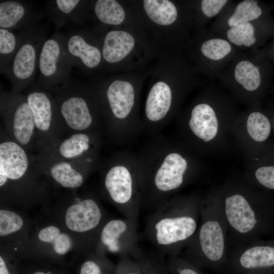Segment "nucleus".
<instances>
[{
	"label": "nucleus",
	"mask_w": 274,
	"mask_h": 274,
	"mask_svg": "<svg viewBox=\"0 0 274 274\" xmlns=\"http://www.w3.org/2000/svg\"><path fill=\"white\" fill-rule=\"evenodd\" d=\"M238 105L219 86L210 84L179 116L178 139L199 155L227 150L234 143L231 130Z\"/></svg>",
	"instance_id": "obj_2"
},
{
	"label": "nucleus",
	"mask_w": 274,
	"mask_h": 274,
	"mask_svg": "<svg viewBox=\"0 0 274 274\" xmlns=\"http://www.w3.org/2000/svg\"><path fill=\"white\" fill-rule=\"evenodd\" d=\"M94 10L96 17L102 23L109 25H119L125 18L123 7L115 0H97Z\"/></svg>",
	"instance_id": "obj_30"
},
{
	"label": "nucleus",
	"mask_w": 274,
	"mask_h": 274,
	"mask_svg": "<svg viewBox=\"0 0 274 274\" xmlns=\"http://www.w3.org/2000/svg\"><path fill=\"white\" fill-rule=\"evenodd\" d=\"M186 91H175L163 82L156 83L150 89L146 101L145 118L142 121L144 131L157 133L170 120Z\"/></svg>",
	"instance_id": "obj_16"
},
{
	"label": "nucleus",
	"mask_w": 274,
	"mask_h": 274,
	"mask_svg": "<svg viewBox=\"0 0 274 274\" xmlns=\"http://www.w3.org/2000/svg\"><path fill=\"white\" fill-rule=\"evenodd\" d=\"M102 217V212L97 201L93 198H87L67 209L65 223L70 230L84 232L98 227Z\"/></svg>",
	"instance_id": "obj_25"
},
{
	"label": "nucleus",
	"mask_w": 274,
	"mask_h": 274,
	"mask_svg": "<svg viewBox=\"0 0 274 274\" xmlns=\"http://www.w3.org/2000/svg\"><path fill=\"white\" fill-rule=\"evenodd\" d=\"M274 4L259 0L230 1L209 29L240 51L265 46L274 33Z\"/></svg>",
	"instance_id": "obj_5"
},
{
	"label": "nucleus",
	"mask_w": 274,
	"mask_h": 274,
	"mask_svg": "<svg viewBox=\"0 0 274 274\" xmlns=\"http://www.w3.org/2000/svg\"><path fill=\"white\" fill-rule=\"evenodd\" d=\"M196 53L201 72L210 80L217 79L240 51L226 39L201 28L197 35Z\"/></svg>",
	"instance_id": "obj_14"
},
{
	"label": "nucleus",
	"mask_w": 274,
	"mask_h": 274,
	"mask_svg": "<svg viewBox=\"0 0 274 274\" xmlns=\"http://www.w3.org/2000/svg\"><path fill=\"white\" fill-rule=\"evenodd\" d=\"M24 29L18 32L0 28V73H6L23 40Z\"/></svg>",
	"instance_id": "obj_28"
},
{
	"label": "nucleus",
	"mask_w": 274,
	"mask_h": 274,
	"mask_svg": "<svg viewBox=\"0 0 274 274\" xmlns=\"http://www.w3.org/2000/svg\"><path fill=\"white\" fill-rule=\"evenodd\" d=\"M101 134L74 132L58 144L56 150L59 158L73 160L98 155Z\"/></svg>",
	"instance_id": "obj_23"
},
{
	"label": "nucleus",
	"mask_w": 274,
	"mask_h": 274,
	"mask_svg": "<svg viewBox=\"0 0 274 274\" xmlns=\"http://www.w3.org/2000/svg\"><path fill=\"white\" fill-rule=\"evenodd\" d=\"M272 63L253 51H239L217 78L219 86L238 104H263L273 80Z\"/></svg>",
	"instance_id": "obj_6"
},
{
	"label": "nucleus",
	"mask_w": 274,
	"mask_h": 274,
	"mask_svg": "<svg viewBox=\"0 0 274 274\" xmlns=\"http://www.w3.org/2000/svg\"><path fill=\"white\" fill-rule=\"evenodd\" d=\"M88 2L81 0L47 1L45 12L58 30L67 23L80 25L86 18Z\"/></svg>",
	"instance_id": "obj_24"
},
{
	"label": "nucleus",
	"mask_w": 274,
	"mask_h": 274,
	"mask_svg": "<svg viewBox=\"0 0 274 274\" xmlns=\"http://www.w3.org/2000/svg\"><path fill=\"white\" fill-rule=\"evenodd\" d=\"M252 51L274 64V33L265 46L262 48Z\"/></svg>",
	"instance_id": "obj_38"
},
{
	"label": "nucleus",
	"mask_w": 274,
	"mask_h": 274,
	"mask_svg": "<svg viewBox=\"0 0 274 274\" xmlns=\"http://www.w3.org/2000/svg\"><path fill=\"white\" fill-rule=\"evenodd\" d=\"M66 52L73 66L83 72L96 68L102 59V50L90 40L89 34L76 28L63 33Z\"/></svg>",
	"instance_id": "obj_18"
},
{
	"label": "nucleus",
	"mask_w": 274,
	"mask_h": 274,
	"mask_svg": "<svg viewBox=\"0 0 274 274\" xmlns=\"http://www.w3.org/2000/svg\"><path fill=\"white\" fill-rule=\"evenodd\" d=\"M58 228L50 226L43 228L39 233L38 237L41 241L52 243L60 234Z\"/></svg>",
	"instance_id": "obj_37"
},
{
	"label": "nucleus",
	"mask_w": 274,
	"mask_h": 274,
	"mask_svg": "<svg viewBox=\"0 0 274 274\" xmlns=\"http://www.w3.org/2000/svg\"><path fill=\"white\" fill-rule=\"evenodd\" d=\"M103 186L124 218L138 224L142 207L140 168L136 153L123 150L102 165Z\"/></svg>",
	"instance_id": "obj_9"
},
{
	"label": "nucleus",
	"mask_w": 274,
	"mask_h": 274,
	"mask_svg": "<svg viewBox=\"0 0 274 274\" xmlns=\"http://www.w3.org/2000/svg\"><path fill=\"white\" fill-rule=\"evenodd\" d=\"M33 83L25 94L36 129L43 135L53 130L54 124L61 122L54 97L49 92Z\"/></svg>",
	"instance_id": "obj_19"
},
{
	"label": "nucleus",
	"mask_w": 274,
	"mask_h": 274,
	"mask_svg": "<svg viewBox=\"0 0 274 274\" xmlns=\"http://www.w3.org/2000/svg\"><path fill=\"white\" fill-rule=\"evenodd\" d=\"M231 131L235 145L242 151L245 159L257 156L274 143L272 122L263 103L240 111Z\"/></svg>",
	"instance_id": "obj_11"
},
{
	"label": "nucleus",
	"mask_w": 274,
	"mask_h": 274,
	"mask_svg": "<svg viewBox=\"0 0 274 274\" xmlns=\"http://www.w3.org/2000/svg\"><path fill=\"white\" fill-rule=\"evenodd\" d=\"M243 178L252 185L274 193V143L257 156L245 159Z\"/></svg>",
	"instance_id": "obj_22"
},
{
	"label": "nucleus",
	"mask_w": 274,
	"mask_h": 274,
	"mask_svg": "<svg viewBox=\"0 0 274 274\" xmlns=\"http://www.w3.org/2000/svg\"><path fill=\"white\" fill-rule=\"evenodd\" d=\"M144 8L149 17L155 23L169 25L176 21L178 11L175 4L168 0H145Z\"/></svg>",
	"instance_id": "obj_29"
},
{
	"label": "nucleus",
	"mask_w": 274,
	"mask_h": 274,
	"mask_svg": "<svg viewBox=\"0 0 274 274\" xmlns=\"http://www.w3.org/2000/svg\"><path fill=\"white\" fill-rule=\"evenodd\" d=\"M0 274H10L2 256L0 257Z\"/></svg>",
	"instance_id": "obj_41"
},
{
	"label": "nucleus",
	"mask_w": 274,
	"mask_h": 274,
	"mask_svg": "<svg viewBox=\"0 0 274 274\" xmlns=\"http://www.w3.org/2000/svg\"><path fill=\"white\" fill-rule=\"evenodd\" d=\"M47 26L37 24L24 29L22 43L5 74L12 91L19 93L28 88L38 73L42 47L47 38Z\"/></svg>",
	"instance_id": "obj_12"
},
{
	"label": "nucleus",
	"mask_w": 274,
	"mask_h": 274,
	"mask_svg": "<svg viewBox=\"0 0 274 274\" xmlns=\"http://www.w3.org/2000/svg\"><path fill=\"white\" fill-rule=\"evenodd\" d=\"M22 218L12 211H0V235L5 236L18 231L23 225Z\"/></svg>",
	"instance_id": "obj_32"
},
{
	"label": "nucleus",
	"mask_w": 274,
	"mask_h": 274,
	"mask_svg": "<svg viewBox=\"0 0 274 274\" xmlns=\"http://www.w3.org/2000/svg\"><path fill=\"white\" fill-rule=\"evenodd\" d=\"M93 91L100 108L104 130L114 143L126 144L144 131L142 121L134 111L136 94L129 82L115 80Z\"/></svg>",
	"instance_id": "obj_8"
},
{
	"label": "nucleus",
	"mask_w": 274,
	"mask_h": 274,
	"mask_svg": "<svg viewBox=\"0 0 274 274\" xmlns=\"http://www.w3.org/2000/svg\"><path fill=\"white\" fill-rule=\"evenodd\" d=\"M52 244L57 253L64 254L71 249L72 241L68 235L60 233Z\"/></svg>",
	"instance_id": "obj_36"
},
{
	"label": "nucleus",
	"mask_w": 274,
	"mask_h": 274,
	"mask_svg": "<svg viewBox=\"0 0 274 274\" xmlns=\"http://www.w3.org/2000/svg\"><path fill=\"white\" fill-rule=\"evenodd\" d=\"M136 154L140 168L142 207L153 211L195 181L202 172L199 155L179 139L151 134Z\"/></svg>",
	"instance_id": "obj_1"
},
{
	"label": "nucleus",
	"mask_w": 274,
	"mask_h": 274,
	"mask_svg": "<svg viewBox=\"0 0 274 274\" xmlns=\"http://www.w3.org/2000/svg\"><path fill=\"white\" fill-rule=\"evenodd\" d=\"M33 274H46V273L42 271H37V272H35Z\"/></svg>",
	"instance_id": "obj_43"
},
{
	"label": "nucleus",
	"mask_w": 274,
	"mask_h": 274,
	"mask_svg": "<svg viewBox=\"0 0 274 274\" xmlns=\"http://www.w3.org/2000/svg\"><path fill=\"white\" fill-rule=\"evenodd\" d=\"M134 40L129 33L111 30L106 35L102 47V56L107 63H116L122 60L132 50Z\"/></svg>",
	"instance_id": "obj_27"
},
{
	"label": "nucleus",
	"mask_w": 274,
	"mask_h": 274,
	"mask_svg": "<svg viewBox=\"0 0 274 274\" xmlns=\"http://www.w3.org/2000/svg\"><path fill=\"white\" fill-rule=\"evenodd\" d=\"M228 233L218 187H213L203 196L198 227L182 258L198 265L220 263L227 256Z\"/></svg>",
	"instance_id": "obj_7"
},
{
	"label": "nucleus",
	"mask_w": 274,
	"mask_h": 274,
	"mask_svg": "<svg viewBox=\"0 0 274 274\" xmlns=\"http://www.w3.org/2000/svg\"><path fill=\"white\" fill-rule=\"evenodd\" d=\"M73 66L66 52L64 35L56 30L42 47L36 82L41 88L52 91L69 79Z\"/></svg>",
	"instance_id": "obj_13"
},
{
	"label": "nucleus",
	"mask_w": 274,
	"mask_h": 274,
	"mask_svg": "<svg viewBox=\"0 0 274 274\" xmlns=\"http://www.w3.org/2000/svg\"><path fill=\"white\" fill-rule=\"evenodd\" d=\"M99 239L109 252L122 257L136 259L143 254L138 245V224L126 218L107 222L101 229Z\"/></svg>",
	"instance_id": "obj_17"
},
{
	"label": "nucleus",
	"mask_w": 274,
	"mask_h": 274,
	"mask_svg": "<svg viewBox=\"0 0 274 274\" xmlns=\"http://www.w3.org/2000/svg\"><path fill=\"white\" fill-rule=\"evenodd\" d=\"M138 260L141 265L143 274H167L166 267L158 262L145 257L143 254Z\"/></svg>",
	"instance_id": "obj_34"
},
{
	"label": "nucleus",
	"mask_w": 274,
	"mask_h": 274,
	"mask_svg": "<svg viewBox=\"0 0 274 274\" xmlns=\"http://www.w3.org/2000/svg\"><path fill=\"white\" fill-rule=\"evenodd\" d=\"M231 252L230 260L241 269L274 267V239H260L244 247L233 249Z\"/></svg>",
	"instance_id": "obj_21"
},
{
	"label": "nucleus",
	"mask_w": 274,
	"mask_h": 274,
	"mask_svg": "<svg viewBox=\"0 0 274 274\" xmlns=\"http://www.w3.org/2000/svg\"><path fill=\"white\" fill-rule=\"evenodd\" d=\"M230 0H201L198 2L199 23L201 26L214 20L230 3Z\"/></svg>",
	"instance_id": "obj_31"
},
{
	"label": "nucleus",
	"mask_w": 274,
	"mask_h": 274,
	"mask_svg": "<svg viewBox=\"0 0 274 274\" xmlns=\"http://www.w3.org/2000/svg\"><path fill=\"white\" fill-rule=\"evenodd\" d=\"M0 103L2 116L14 141L22 147L29 145L36 128L25 95L1 90Z\"/></svg>",
	"instance_id": "obj_15"
},
{
	"label": "nucleus",
	"mask_w": 274,
	"mask_h": 274,
	"mask_svg": "<svg viewBox=\"0 0 274 274\" xmlns=\"http://www.w3.org/2000/svg\"><path fill=\"white\" fill-rule=\"evenodd\" d=\"M61 121L75 132L102 134L104 124L100 108L94 91L80 79L71 76L52 91Z\"/></svg>",
	"instance_id": "obj_10"
},
{
	"label": "nucleus",
	"mask_w": 274,
	"mask_h": 274,
	"mask_svg": "<svg viewBox=\"0 0 274 274\" xmlns=\"http://www.w3.org/2000/svg\"><path fill=\"white\" fill-rule=\"evenodd\" d=\"M167 269L172 274H201L191 263L178 255L169 257Z\"/></svg>",
	"instance_id": "obj_33"
},
{
	"label": "nucleus",
	"mask_w": 274,
	"mask_h": 274,
	"mask_svg": "<svg viewBox=\"0 0 274 274\" xmlns=\"http://www.w3.org/2000/svg\"><path fill=\"white\" fill-rule=\"evenodd\" d=\"M44 15V12L30 1L0 2V28L21 30L39 24Z\"/></svg>",
	"instance_id": "obj_20"
},
{
	"label": "nucleus",
	"mask_w": 274,
	"mask_h": 274,
	"mask_svg": "<svg viewBox=\"0 0 274 274\" xmlns=\"http://www.w3.org/2000/svg\"><path fill=\"white\" fill-rule=\"evenodd\" d=\"M217 187L228 245L239 248L274 234V193L243 178Z\"/></svg>",
	"instance_id": "obj_3"
},
{
	"label": "nucleus",
	"mask_w": 274,
	"mask_h": 274,
	"mask_svg": "<svg viewBox=\"0 0 274 274\" xmlns=\"http://www.w3.org/2000/svg\"><path fill=\"white\" fill-rule=\"evenodd\" d=\"M97 158L98 155L73 160L55 158L54 161L49 163V173L56 182L64 187H79L83 183L84 177L77 166Z\"/></svg>",
	"instance_id": "obj_26"
},
{
	"label": "nucleus",
	"mask_w": 274,
	"mask_h": 274,
	"mask_svg": "<svg viewBox=\"0 0 274 274\" xmlns=\"http://www.w3.org/2000/svg\"><path fill=\"white\" fill-rule=\"evenodd\" d=\"M80 274H101V270L97 263L92 260H88L82 264L80 269Z\"/></svg>",
	"instance_id": "obj_39"
},
{
	"label": "nucleus",
	"mask_w": 274,
	"mask_h": 274,
	"mask_svg": "<svg viewBox=\"0 0 274 274\" xmlns=\"http://www.w3.org/2000/svg\"><path fill=\"white\" fill-rule=\"evenodd\" d=\"M272 65L273 67V73H274V64H272ZM269 93H270L274 99V76H273V80L272 86L271 87Z\"/></svg>",
	"instance_id": "obj_42"
},
{
	"label": "nucleus",
	"mask_w": 274,
	"mask_h": 274,
	"mask_svg": "<svg viewBox=\"0 0 274 274\" xmlns=\"http://www.w3.org/2000/svg\"><path fill=\"white\" fill-rule=\"evenodd\" d=\"M203 196L175 195L149 216L144 235L161 253L178 256L196 232Z\"/></svg>",
	"instance_id": "obj_4"
},
{
	"label": "nucleus",
	"mask_w": 274,
	"mask_h": 274,
	"mask_svg": "<svg viewBox=\"0 0 274 274\" xmlns=\"http://www.w3.org/2000/svg\"><path fill=\"white\" fill-rule=\"evenodd\" d=\"M264 107L265 108L270 116L272 122L273 132L274 135V101L272 102H270L268 103L266 102Z\"/></svg>",
	"instance_id": "obj_40"
},
{
	"label": "nucleus",
	"mask_w": 274,
	"mask_h": 274,
	"mask_svg": "<svg viewBox=\"0 0 274 274\" xmlns=\"http://www.w3.org/2000/svg\"><path fill=\"white\" fill-rule=\"evenodd\" d=\"M118 274H143L139 262L130 257H122Z\"/></svg>",
	"instance_id": "obj_35"
}]
</instances>
